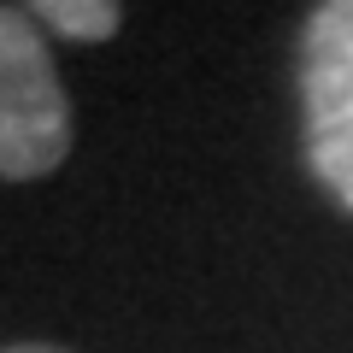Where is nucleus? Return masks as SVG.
Wrapping results in <instances>:
<instances>
[{"instance_id":"obj_1","label":"nucleus","mask_w":353,"mask_h":353,"mask_svg":"<svg viewBox=\"0 0 353 353\" xmlns=\"http://www.w3.org/2000/svg\"><path fill=\"white\" fill-rule=\"evenodd\" d=\"M71 153V94H65L41 30L18 6H0V176L36 183Z\"/></svg>"},{"instance_id":"obj_2","label":"nucleus","mask_w":353,"mask_h":353,"mask_svg":"<svg viewBox=\"0 0 353 353\" xmlns=\"http://www.w3.org/2000/svg\"><path fill=\"white\" fill-rule=\"evenodd\" d=\"M301 148L353 212V0H318L301 30Z\"/></svg>"},{"instance_id":"obj_3","label":"nucleus","mask_w":353,"mask_h":353,"mask_svg":"<svg viewBox=\"0 0 353 353\" xmlns=\"http://www.w3.org/2000/svg\"><path fill=\"white\" fill-rule=\"evenodd\" d=\"M30 12L65 41H112L124 24V0H24Z\"/></svg>"},{"instance_id":"obj_4","label":"nucleus","mask_w":353,"mask_h":353,"mask_svg":"<svg viewBox=\"0 0 353 353\" xmlns=\"http://www.w3.org/2000/svg\"><path fill=\"white\" fill-rule=\"evenodd\" d=\"M0 353H71V347H59V341H12V347H0Z\"/></svg>"}]
</instances>
